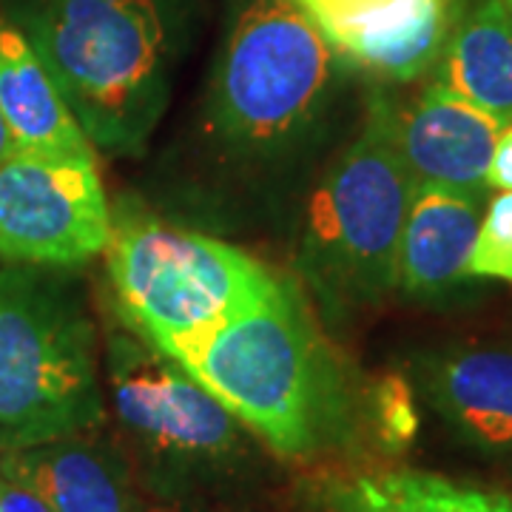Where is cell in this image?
Returning <instances> with one entry per match:
<instances>
[{
	"label": "cell",
	"instance_id": "1",
	"mask_svg": "<svg viewBox=\"0 0 512 512\" xmlns=\"http://www.w3.org/2000/svg\"><path fill=\"white\" fill-rule=\"evenodd\" d=\"M276 456L308 458L339 441L348 402L299 293L268 299L171 353Z\"/></svg>",
	"mask_w": 512,
	"mask_h": 512
},
{
	"label": "cell",
	"instance_id": "2",
	"mask_svg": "<svg viewBox=\"0 0 512 512\" xmlns=\"http://www.w3.org/2000/svg\"><path fill=\"white\" fill-rule=\"evenodd\" d=\"M20 29L92 146L143 148L168 100V0H35Z\"/></svg>",
	"mask_w": 512,
	"mask_h": 512
},
{
	"label": "cell",
	"instance_id": "3",
	"mask_svg": "<svg viewBox=\"0 0 512 512\" xmlns=\"http://www.w3.org/2000/svg\"><path fill=\"white\" fill-rule=\"evenodd\" d=\"M97 376L92 322L66 282L0 271V453L94 430Z\"/></svg>",
	"mask_w": 512,
	"mask_h": 512
},
{
	"label": "cell",
	"instance_id": "4",
	"mask_svg": "<svg viewBox=\"0 0 512 512\" xmlns=\"http://www.w3.org/2000/svg\"><path fill=\"white\" fill-rule=\"evenodd\" d=\"M413 194L396 109L373 97L359 137L330 165L308 205L299 265L328 302H376L396 288Z\"/></svg>",
	"mask_w": 512,
	"mask_h": 512
},
{
	"label": "cell",
	"instance_id": "5",
	"mask_svg": "<svg viewBox=\"0 0 512 512\" xmlns=\"http://www.w3.org/2000/svg\"><path fill=\"white\" fill-rule=\"evenodd\" d=\"M106 259L128 322L163 353L279 288L265 265L234 245L143 217H111Z\"/></svg>",
	"mask_w": 512,
	"mask_h": 512
},
{
	"label": "cell",
	"instance_id": "6",
	"mask_svg": "<svg viewBox=\"0 0 512 512\" xmlns=\"http://www.w3.org/2000/svg\"><path fill=\"white\" fill-rule=\"evenodd\" d=\"M333 49L293 0H251L231 29L211 89V123L242 148L276 146L328 92Z\"/></svg>",
	"mask_w": 512,
	"mask_h": 512
},
{
	"label": "cell",
	"instance_id": "7",
	"mask_svg": "<svg viewBox=\"0 0 512 512\" xmlns=\"http://www.w3.org/2000/svg\"><path fill=\"white\" fill-rule=\"evenodd\" d=\"M109 390L117 421L154 458L214 467L242 447V421L151 342L111 336Z\"/></svg>",
	"mask_w": 512,
	"mask_h": 512
},
{
	"label": "cell",
	"instance_id": "8",
	"mask_svg": "<svg viewBox=\"0 0 512 512\" xmlns=\"http://www.w3.org/2000/svg\"><path fill=\"white\" fill-rule=\"evenodd\" d=\"M111 211L94 157L23 154L0 163V259L77 265L103 254Z\"/></svg>",
	"mask_w": 512,
	"mask_h": 512
},
{
	"label": "cell",
	"instance_id": "9",
	"mask_svg": "<svg viewBox=\"0 0 512 512\" xmlns=\"http://www.w3.org/2000/svg\"><path fill=\"white\" fill-rule=\"evenodd\" d=\"M336 55L384 80H413L444 52L453 0H293Z\"/></svg>",
	"mask_w": 512,
	"mask_h": 512
},
{
	"label": "cell",
	"instance_id": "10",
	"mask_svg": "<svg viewBox=\"0 0 512 512\" xmlns=\"http://www.w3.org/2000/svg\"><path fill=\"white\" fill-rule=\"evenodd\" d=\"M501 126L444 83L396 111V137L416 185H439L484 200Z\"/></svg>",
	"mask_w": 512,
	"mask_h": 512
},
{
	"label": "cell",
	"instance_id": "11",
	"mask_svg": "<svg viewBox=\"0 0 512 512\" xmlns=\"http://www.w3.org/2000/svg\"><path fill=\"white\" fill-rule=\"evenodd\" d=\"M0 476L40 495L52 512H137L126 461L86 433L6 450Z\"/></svg>",
	"mask_w": 512,
	"mask_h": 512
},
{
	"label": "cell",
	"instance_id": "12",
	"mask_svg": "<svg viewBox=\"0 0 512 512\" xmlns=\"http://www.w3.org/2000/svg\"><path fill=\"white\" fill-rule=\"evenodd\" d=\"M0 114L23 154L94 157L92 140L18 23L0 15Z\"/></svg>",
	"mask_w": 512,
	"mask_h": 512
},
{
	"label": "cell",
	"instance_id": "13",
	"mask_svg": "<svg viewBox=\"0 0 512 512\" xmlns=\"http://www.w3.org/2000/svg\"><path fill=\"white\" fill-rule=\"evenodd\" d=\"M481 202L439 185H416L404 222L396 285L413 296H439L470 276Z\"/></svg>",
	"mask_w": 512,
	"mask_h": 512
},
{
	"label": "cell",
	"instance_id": "14",
	"mask_svg": "<svg viewBox=\"0 0 512 512\" xmlns=\"http://www.w3.org/2000/svg\"><path fill=\"white\" fill-rule=\"evenodd\" d=\"M430 393L461 439L512 453V350H461L433 370Z\"/></svg>",
	"mask_w": 512,
	"mask_h": 512
},
{
	"label": "cell",
	"instance_id": "15",
	"mask_svg": "<svg viewBox=\"0 0 512 512\" xmlns=\"http://www.w3.org/2000/svg\"><path fill=\"white\" fill-rule=\"evenodd\" d=\"M316 512H512V495L419 470H365L328 478Z\"/></svg>",
	"mask_w": 512,
	"mask_h": 512
},
{
	"label": "cell",
	"instance_id": "16",
	"mask_svg": "<svg viewBox=\"0 0 512 512\" xmlns=\"http://www.w3.org/2000/svg\"><path fill=\"white\" fill-rule=\"evenodd\" d=\"M441 83L490 114L512 123V9L504 0H481L453 29L444 46Z\"/></svg>",
	"mask_w": 512,
	"mask_h": 512
},
{
	"label": "cell",
	"instance_id": "17",
	"mask_svg": "<svg viewBox=\"0 0 512 512\" xmlns=\"http://www.w3.org/2000/svg\"><path fill=\"white\" fill-rule=\"evenodd\" d=\"M470 276L512 282V191H501L484 208L470 256Z\"/></svg>",
	"mask_w": 512,
	"mask_h": 512
},
{
	"label": "cell",
	"instance_id": "18",
	"mask_svg": "<svg viewBox=\"0 0 512 512\" xmlns=\"http://www.w3.org/2000/svg\"><path fill=\"white\" fill-rule=\"evenodd\" d=\"M416 427H419V419H416L407 387L402 382H390L382 390V433L390 444L402 447L404 441L413 439Z\"/></svg>",
	"mask_w": 512,
	"mask_h": 512
},
{
	"label": "cell",
	"instance_id": "19",
	"mask_svg": "<svg viewBox=\"0 0 512 512\" xmlns=\"http://www.w3.org/2000/svg\"><path fill=\"white\" fill-rule=\"evenodd\" d=\"M487 185L498 188V191H512V123L501 128V134H498Z\"/></svg>",
	"mask_w": 512,
	"mask_h": 512
},
{
	"label": "cell",
	"instance_id": "20",
	"mask_svg": "<svg viewBox=\"0 0 512 512\" xmlns=\"http://www.w3.org/2000/svg\"><path fill=\"white\" fill-rule=\"evenodd\" d=\"M0 512H52L46 507V501L35 495L32 490L20 487L15 481L3 478L0 484Z\"/></svg>",
	"mask_w": 512,
	"mask_h": 512
},
{
	"label": "cell",
	"instance_id": "21",
	"mask_svg": "<svg viewBox=\"0 0 512 512\" xmlns=\"http://www.w3.org/2000/svg\"><path fill=\"white\" fill-rule=\"evenodd\" d=\"M15 154V146H12V137H9V128L3 123V114H0V163L6 160V157H12Z\"/></svg>",
	"mask_w": 512,
	"mask_h": 512
},
{
	"label": "cell",
	"instance_id": "22",
	"mask_svg": "<svg viewBox=\"0 0 512 512\" xmlns=\"http://www.w3.org/2000/svg\"><path fill=\"white\" fill-rule=\"evenodd\" d=\"M137 512H197L191 507H183V504H151V507H143Z\"/></svg>",
	"mask_w": 512,
	"mask_h": 512
},
{
	"label": "cell",
	"instance_id": "23",
	"mask_svg": "<svg viewBox=\"0 0 512 512\" xmlns=\"http://www.w3.org/2000/svg\"><path fill=\"white\" fill-rule=\"evenodd\" d=\"M504 3H507V6H510V9H512V0H504Z\"/></svg>",
	"mask_w": 512,
	"mask_h": 512
},
{
	"label": "cell",
	"instance_id": "24",
	"mask_svg": "<svg viewBox=\"0 0 512 512\" xmlns=\"http://www.w3.org/2000/svg\"><path fill=\"white\" fill-rule=\"evenodd\" d=\"M0 484H3V476H0Z\"/></svg>",
	"mask_w": 512,
	"mask_h": 512
}]
</instances>
